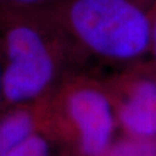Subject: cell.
<instances>
[{"mask_svg":"<svg viewBox=\"0 0 156 156\" xmlns=\"http://www.w3.org/2000/svg\"><path fill=\"white\" fill-rule=\"evenodd\" d=\"M67 112L78 129L84 156H102L110 146L113 131L111 106L104 94L94 88H79L66 102Z\"/></svg>","mask_w":156,"mask_h":156,"instance_id":"obj_3","label":"cell"},{"mask_svg":"<svg viewBox=\"0 0 156 156\" xmlns=\"http://www.w3.org/2000/svg\"><path fill=\"white\" fill-rule=\"evenodd\" d=\"M102 156H156V140L132 135L109 146Z\"/></svg>","mask_w":156,"mask_h":156,"instance_id":"obj_6","label":"cell"},{"mask_svg":"<svg viewBox=\"0 0 156 156\" xmlns=\"http://www.w3.org/2000/svg\"><path fill=\"white\" fill-rule=\"evenodd\" d=\"M45 9L96 56L132 60L151 45V22L134 0H62Z\"/></svg>","mask_w":156,"mask_h":156,"instance_id":"obj_1","label":"cell"},{"mask_svg":"<svg viewBox=\"0 0 156 156\" xmlns=\"http://www.w3.org/2000/svg\"><path fill=\"white\" fill-rule=\"evenodd\" d=\"M2 97V89H1V69H0V100Z\"/></svg>","mask_w":156,"mask_h":156,"instance_id":"obj_10","label":"cell"},{"mask_svg":"<svg viewBox=\"0 0 156 156\" xmlns=\"http://www.w3.org/2000/svg\"><path fill=\"white\" fill-rule=\"evenodd\" d=\"M39 9L0 8V30L6 55L1 71L2 97L11 103L35 98L56 73V55Z\"/></svg>","mask_w":156,"mask_h":156,"instance_id":"obj_2","label":"cell"},{"mask_svg":"<svg viewBox=\"0 0 156 156\" xmlns=\"http://www.w3.org/2000/svg\"><path fill=\"white\" fill-rule=\"evenodd\" d=\"M62 0H0V8L7 9H44Z\"/></svg>","mask_w":156,"mask_h":156,"instance_id":"obj_8","label":"cell"},{"mask_svg":"<svg viewBox=\"0 0 156 156\" xmlns=\"http://www.w3.org/2000/svg\"><path fill=\"white\" fill-rule=\"evenodd\" d=\"M118 118L133 136H156V82L149 79L135 81L119 106Z\"/></svg>","mask_w":156,"mask_h":156,"instance_id":"obj_4","label":"cell"},{"mask_svg":"<svg viewBox=\"0 0 156 156\" xmlns=\"http://www.w3.org/2000/svg\"><path fill=\"white\" fill-rule=\"evenodd\" d=\"M151 44L154 48L156 55V20L154 21V23H151Z\"/></svg>","mask_w":156,"mask_h":156,"instance_id":"obj_9","label":"cell"},{"mask_svg":"<svg viewBox=\"0 0 156 156\" xmlns=\"http://www.w3.org/2000/svg\"><path fill=\"white\" fill-rule=\"evenodd\" d=\"M6 156H49V145L43 136L33 133Z\"/></svg>","mask_w":156,"mask_h":156,"instance_id":"obj_7","label":"cell"},{"mask_svg":"<svg viewBox=\"0 0 156 156\" xmlns=\"http://www.w3.org/2000/svg\"><path fill=\"white\" fill-rule=\"evenodd\" d=\"M34 133L33 115L27 110H14L0 120V156L9 154Z\"/></svg>","mask_w":156,"mask_h":156,"instance_id":"obj_5","label":"cell"}]
</instances>
